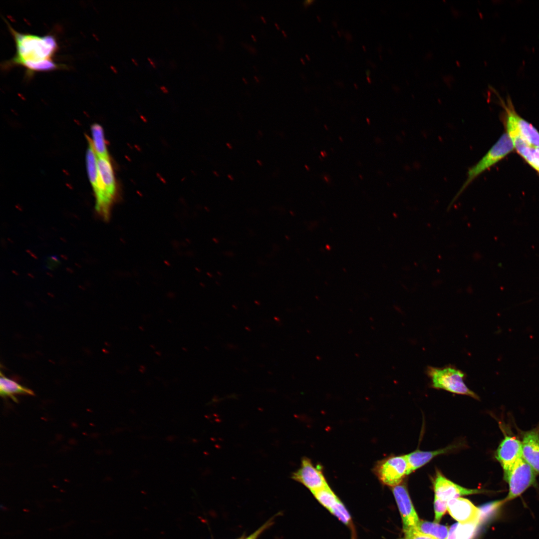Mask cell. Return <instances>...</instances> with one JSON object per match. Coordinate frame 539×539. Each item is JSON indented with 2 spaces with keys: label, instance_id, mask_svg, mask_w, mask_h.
Wrapping results in <instances>:
<instances>
[{
  "label": "cell",
  "instance_id": "6da1fadb",
  "mask_svg": "<svg viewBox=\"0 0 539 539\" xmlns=\"http://www.w3.org/2000/svg\"><path fill=\"white\" fill-rule=\"evenodd\" d=\"M5 21L14 41L16 51L11 59L4 62V69L20 66L25 68L28 76H30L35 72L64 68V65L57 63L53 60L58 47L54 36L21 33Z\"/></svg>",
  "mask_w": 539,
  "mask_h": 539
},
{
  "label": "cell",
  "instance_id": "7a4b0ae2",
  "mask_svg": "<svg viewBox=\"0 0 539 539\" xmlns=\"http://www.w3.org/2000/svg\"><path fill=\"white\" fill-rule=\"evenodd\" d=\"M514 148L513 143L511 137L507 133H504L486 154L476 164L468 169L467 178L452 200L449 208L474 180L486 170L504 158L513 150Z\"/></svg>",
  "mask_w": 539,
  "mask_h": 539
},
{
  "label": "cell",
  "instance_id": "3957f363",
  "mask_svg": "<svg viewBox=\"0 0 539 539\" xmlns=\"http://www.w3.org/2000/svg\"><path fill=\"white\" fill-rule=\"evenodd\" d=\"M426 371L431 380L432 387L479 400V396L465 384V375L460 370L451 366L443 368L428 366Z\"/></svg>",
  "mask_w": 539,
  "mask_h": 539
},
{
  "label": "cell",
  "instance_id": "277c9868",
  "mask_svg": "<svg viewBox=\"0 0 539 539\" xmlns=\"http://www.w3.org/2000/svg\"><path fill=\"white\" fill-rule=\"evenodd\" d=\"M537 474L523 458L518 461L507 472L504 480L508 483L509 491L504 499L508 502L521 496L531 487H536Z\"/></svg>",
  "mask_w": 539,
  "mask_h": 539
},
{
  "label": "cell",
  "instance_id": "5b68a950",
  "mask_svg": "<svg viewBox=\"0 0 539 539\" xmlns=\"http://www.w3.org/2000/svg\"><path fill=\"white\" fill-rule=\"evenodd\" d=\"M501 101L507 133L517 135L529 145L539 148V132L517 113L509 96L506 102Z\"/></svg>",
  "mask_w": 539,
  "mask_h": 539
},
{
  "label": "cell",
  "instance_id": "8992f818",
  "mask_svg": "<svg viewBox=\"0 0 539 539\" xmlns=\"http://www.w3.org/2000/svg\"><path fill=\"white\" fill-rule=\"evenodd\" d=\"M408 463L406 455L392 456L379 461L373 472L384 485L393 487L403 481L407 475Z\"/></svg>",
  "mask_w": 539,
  "mask_h": 539
},
{
  "label": "cell",
  "instance_id": "52a82bcc",
  "mask_svg": "<svg viewBox=\"0 0 539 539\" xmlns=\"http://www.w3.org/2000/svg\"><path fill=\"white\" fill-rule=\"evenodd\" d=\"M291 478L302 484L311 493L328 486L320 465L315 467L306 457L302 459L300 467L292 473Z\"/></svg>",
  "mask_w": 539,
  "mask_h": 539
},
{
  "label": "cell",
  "instance_id": "ba28073f",
  "mask_svg": "<svg viewBox=\"0 0 539 539\" xmlns=\"http://www.w3.org/2000/svg\"><path fill=\"white\" fill-rule=\"evenodd\" d=\"M435 497L447 501L461 496L488 493L481 489L464 488L446 478L440 471H437L434 482Z\"/></svg>",
  "mask_w": 539,
  "mask_h": 539
},
{
  "label": "cell",
  "instance_id": "9c48e42d",
  "mask_svg": "<svg viewBox=\"0 0 539 539\" xmlns=\"http://www.w3.org/2000/svg\"><path fill=\"white\" fill-rule=\"evenodd\" d=\"M495 457L501 464L503 473L507 472L523 458L522 441L515 436L505 435L496 450Z\"/></svg>",
  "mask_w": 539,
  "mask_h": 539
},
{
  "label": "cell",
  "instance_id": "30bf717a",
  "mask_svg": "<svg viewBox=\"0 0 539 539\" xmlns=\"http://www.w3.org/2000/svg\"><path fill=\"white\" fill-rule=\"evenodd\" d=\"M392 491L401 517L403 529L415 527L419 519L406 486L399 484L392 487Z\"/></svg>",
  "mask_w": 539,
  "mask_h": 539
},
{
  "label": "cell",
  "instance_id": "8fae6325",
  "mask_svg": "<svg viewBox=\"0 0 539 539\" xmlns=\"http://www.w3.org/2000/svg\"><path fill=\"white\" fill-rule=\"evenodd\" d=\"M447 510L450 516L460 523L480 522L479 508L466 499L459 497L448 501Z\"/></svg>",
  "mask_w": 539,
  "mask_h": 539
},
{
  "label": "cell",
  "instance_id": "7c38bea8",
  "mask_svg": "<svg viewBox=\"0 0 539 539\" xmlns=\"http://www.w3.org/2000/svg\"><path fill=\"white\" fill-rule=\"evenodd\" d=\"M522 435L523 458L539 475V423Z\"/></svg>",
  "mask_w": 539,
  "mask_h": 539
},
{
  "label": "cell",
  "instance_id": "4fadbf2b",
  "mask_svg": "<svg viewBox=\"0 0 539 539\" xmlns=\"http://www.w3.org/2000/svg\"><path fill=\"white\" fill-rule=\"evenodd\" d=\"M97 167L101 184L108 198L113 203L116 194V183L109 157L97 156Z\"/></svg>",
  "mask_w": 539,
  "mask_h": 539
},
{
  "label": "cell",
  "instance_id": "5bb4252c",
  "mask_svg": "<svg viewBox=\"0 0 539 539\" xmlns=\"http://www.w3.org/2000/svg\"><path fill=\"white\" fill-rule=\"evenodd\" d=\"M456 445H450L444 448L432 451L417 450L406 455L408 463L407 475L422 467L436 456L445 454L453 450L456 448Z\"/></svg>",
  "mask_w": 539,
  "mask_h": 539
},
{
  "label": "cell",
  "instance_id": "9a60e30c",
  "mask_svg": "<svg viewBox=\"0 0 539 539\" xmlns=\"http://www.w3.org/2000/svg\"><path fill=\"white\" fill-rule=\"evenodd\" d=\"M508 134L511 137L514 147L518 154L539 173V148L529 145L517 135Z\"/></svg>",
  "mask_w": 539,
  "mask_h": 539
},
{
  "label": "cell",
  "instance_id": "2e32d148",
  "mask_svg": "<svg viewBox=\"0 0 539 539\" xmlns=\"http://www.w3.org/2000/svg\"><path fill=\"white\" fill-rule=\"evenodd\" d=\"M480 522L453 524L449 529L447 539H474Z\"/></svg>",
  "mask_w": 539,
  "mask_h": 539
},
{
  "label": "cell",
  "instance_id": "e0dca14e",
  "mask_svg": "<svg viewBox=\"0 0 539 539\" xmlns=\"http://www.w3.org/2000/svg\"><path fill=\"white\" fill-rule=\"evenodd\" d=\"M0 393L1 396L10 397L15 401L16 398L14 395L16 394H34L32 390L6 377L1 372L0 377Z\"/></svg>",
  "mask_w": 539,
  "mask_h": 539
},
{
  "label": "cell",
  "instance_id": "ac0fdd59",
  "mask_svg": "<svg viewBox=\"0 0 539 539\" xmlns=\"http://www.w3.org/2000/svg\"><path fill=\"white\" fill-rule=\"evenodd\" d=\"M415 528L420 532L434 539H447L448 528L437 523L419 520Z\"/></svg>",
  "mask_w": 539,
  "mask_h": 539
},
{
  "label": "cell",
  "instance_id": "d6986e66",
  "mask_svg": "<svg viewBox=\"0 0 539 539\" xmlns=\"http://www.w3.org/2000/svg\"><path fill=\"white\" fill-rule=\"evenodd\" d=\"M91 130L92 135L91 141L97 156L109 157L102 127L98 124H93Z\"/></svg>",
  "mask_w": 539,
  "mask_h": 539
},
{
  "label": "cell",
  "instance_id": "ffe728a7",
  "mask_svg": "<svg viewBox=\"0 0 539 539\" xmlns=\"http://www.w3.org/2000/svg\"><path fill=\"white\" fill-rule=\"evenodd\" d=\"M312 494L318 502L328 510L339 500L329 486Z\"/></svg>",
  "mask_w": 539,
  "mask_h": 539
},
{
  "label": "cell",
  "instance_id": "44dd1931",
  "mask_svg": "<svg viewBox=\"0 0 539 539\" xmlns=\"http://www.w3.org/2000/svg\"><path fill=\"white\" fill-rule=\"evenodd\" d=\"M504 499L483 505L479 508L480 511V523L487 522L495 516L505 504Z\"/></svg>",
  "mask_w": 539,
  "mask_h": 539
},
{
  "label": "cell",
  "instance_id": "7402d4cb",
  "mask_svg": "<svg viewBox=\"0 0 539 539\" xmlns=\"http://www.w3.org/2000/svg\"><path fill=\"white\" fill-rule=\"evenodd\" d=\"M328 511L346 525L351 524L350 516L340 500Z\"/></svg>",
  "mask_w": 539,
  "mask_h": 539
},
{
  "label": "cell",
  "instance_id": "603a6c76",
  "mask_svg": "<svg viewBox=\"0 0 539 539\" xmlns=\"http://www.w3.org/2000/svg\"><path fill=\"white\" fill-rule=\"evenodd\" d=\"M435 522L439 523L447 510L448 502L434 496Z\"/></svg>",
  "mask_w": 539,
  "mask_h": 539
},
{
  "label": "cell",
  "instance_id": "cb8c5ba5",
  "mask_svg": "<svg viewBox=\"0 0 539 539\" xmlns=\"http://www.w3.org/2000/svg\"><path fill=\"white\" fill-rule=\"evenodd\" d=\"M403 530L405 535V539H434L420 532L415 527H411Z\"/></svg>",
  "mask_w": 539,
  "mask_h": 539
},
{
  "label": "cell",
  "instance_id": "d4e9b609",
  "mask_svg": "<svg viewBox=\"0 0 539 539\" xmlns=\"http://www.w3.org/2000/svg\"><path fill=\"white\" fill-rule=\"evenodd\" d=\"M263 532V529L261 528H259L249 536L247 537H242L237 539H258Z\"/></svg>",
  "mask_w": 539,
  "mask_h": 539
},
{
  "label": "cell",
  "instance_id": "484cf974",
  "mask_svg": "<svg viewBox=\"0 0 539 539\" xmlns=\"http://www.w3.org/2000/svg\"><path fill=\"white\" fill-rule=\"evenodd\" d=\"M160 89L162 91V92H163L164 93H168V90L167 89V88L165 86H162L160 87Z\"/></svg>",
  "mask_w": 539,
  "mask_h": 539
},
{
  "label": "cell",
  "instance_id": "4316f807",
  "mask_svg": "<svg viewBox=\"0 0 539 539\" xmlns=\"http://www.w3.org/2000/svg\"><path fill=\"white\" fill-rule=\"evenodd\" d=\"M148 60H149V62L150 63V64L152 66V67L153 68H156V65H155L154 62H153V61L150 58H148Z\"/></svg>",
  "mask_w": 539,
  "mask_h": 539
},
{
  "label": "cell",
  "instance_id": "83f0119b",
  "mask_svg": "<svg viewBox=\"0 0 539 539\" xmlns=\"http://www.w3.org/2000/svg\"><path fill=\"white\" fill-rule=\"evenodd\" d=\"M312 1H313V0H305V1H304V5H305V6H307V5H308L309 4V3H311V2H312Z\"/></svg>",
  "mask_w": 539,
  "mask_h": 539
},
{
  "label": "cell",
  "instance_id": "f1b7e54d",
  "mask_svg": "<svg viewBox=\"0 0 539 539\" xmlns=\"http://www.w3.org/2000/svg\"><path fill=\"white\" fill-rule=\"evenodd\" d=\"M131 60H132V62H133V63H134V64H135V65H136V66H138V63H137V61H136V60H135V59H134V58H132V59H131Z\"/></svg>",
  "mask_w": 539,
  "mask_h": 539
},
{
  "label": "cell",
  "instance_id": "f546056e",
  "mask_svg": "<svg viewBox=\"0 0 539 539\" xmlns=\"http://www.w3.org/2000/svg\"><path fill=\"white\" fill-rule=\"evenodd\" d=\"M261 18L262 19L263 21H264V22L265 23H266V22H267V21H266V19L265 18V17H263V16L261 15Z\"/></svg>",
  "mask_w": 539,
  "mask_h": 539
},
{
  "label": "cell",
  "instance_id": "4dcf8cb0",
  "mask_svg": "<svg viewBox=\"0 0 539 539\" xmlns=\"http://www.w3.org/2000/svg\"><path fill=\"white\" fill-rule=\"evenodd\" d=\"M366 74H367V76H368V75H369L370 74V70H368H368H367L366 71Z\"/></svg>",
  "mask_w": 539,
  "mask_h": 539
},
{
  "label": "cell",
  "instance_id": "1f68e13d",
  "mask_svg": "<svg viewBox=\"0 0 539 539\" xmlns=\"http://www.w3.org/2000/svg\"><path fill=\"white\" fill-rule=\"evenodd\" d=\"M281 32H282V34H283L284 35V37H286V36H286V34H285V32H284V31H283V30H282V31H281Z\"/></svg>",
  "mask_w": 539,
  "mask_h": 539
},
{
  "label": "cell",
  "instance_id": "d6a6232c",
  "mask_svg": "<svg viewBox=\"0 0 539 539\" xmlns=\"http://www.w3.org/2000/svg\"><path fill=\"white\" fill-rule=\"evenodd\" d=\"M254 78H255V79H256V81H257V82H260V81L259 80V79H258V78H257V76H254Z\"/></svg>",
  "mask_w": 539,
  "mask_h": 539
},
{
  "label": "cell",
  "instance_id": "836d02e7",
  "mask_svg": "<svg viewBox=\"0 0 539 539\" xmlns=\"http://www.w3.org/2000/svg\"><path fill=\"white\" fill-rule=\"evenodd\" d=\"M251 36H252V37L253 38V39H254V40H255V41L256 40V37H255L254 36V35L252 34V35H251Z\"/></svg>",
  "mask_w": 539,
  "mask_h": 539
},
{
  "label": "cell",
  "instance_id": "e575fe53",
  "mask_svg": "<svg viewBox=\"0 0 539 539\" xmlns=\"http://www.w3.org/2000/svg\"><path fill=\"white\" fill-rule=\"evenodd\" d=\"M367 79L368 80L369 82H371V80H370V79L369 78V76H367Z\"/></svg>",
  "mask_w": 539,
  "mask_h": 539
},
{
  "label": "cell",
  "instance_id": "d590c367",
  "mask_svg": "<svg viewBox=\"0 0 539 539\" xmlns=\"http://www.w3.org/2000/svg\"><path fill=\"white\" fill-rule=\"evenodd\" d=\"M274 24H275V26H276V27H277V29H279V26H278V25L277 24V23H274Z\"/></svg>",
  "mask_w": 539,
  "mask_h": 539
},
{
  "label": "cell",
  "instance_id": "8d00e7d4",
  "mask_svg": "<svg viewBox=\"0 0 539 539\" xmlns=\"http://www.w3.org/2000/svg\"><path fill=\"white\" fill-rule=\"evenodd\" d=\"M243 80H244V81L245 82V83H248V81H246V79H245V78H243Z\"/></svg>",
  "mask_w": 539,
  "mask_h": 539
},
{
  "label": "cell",
  "instance_id": "74e56055",
  "mask_svg": "<svg viewBox=\"0 0 539 539\" xmlns=\"http://www.w3.org/2000/svg\"><path fill=\"white\" fill-rule=\"evenodd\" d=\"M300 60L302 61V63H303V64L305 63V62H304V60L302 59V58H301Z\"/></svg>",
  "mask_w": 539,
  "mask_h": 539
},
{
  "label": "cell",
  "instance_id": "f35d334b",
  "mask_svg": "<svg viewBox=\"0 0 539 539\" xmlns=\"http://www.w3.org/2000/svg\"><path fill=\"white\" fill-rule=\"evenodd\" d=\"M305 55H306V58H308V60H309L310 58H309L307 54H306Z\"/></svg>",
  "mask_w": 539,
  "mask_h": 539
},
{
  "label": "cell",
  "instance_id": "ab89813d",
  "mask_svg": "<svg viewBox=\"0 0 539 539\" xmlns=\"http://www.w3.org/2000/svg\"></svg>",
  "mask_w": 539,
  "mask_h": 539
}]
</instances>
